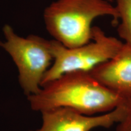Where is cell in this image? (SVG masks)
Segmentation results:
<instances>
[{
	"label": "cell",
	"mask_w": 131,
	"mask_h": 131,
	"mask_svg": "<svg viewBox=\"0 0 131 131\" xmlns=\"http://www.w3.org/2000/svg\"><path fill=\"white\" fill-rule=\"evenodd\" d=\"M27 98L34 111L67 107L87 115L110 112L126 103L86 72L66 73Z\"/></svg>",
	"instance_id": "1"
},
{
	"label": "cell",
	"mask_w": 131,
	"mask_h": 131,
	"mask_svg": "<svg viewBox=\"0 0 131 131\" xmlns=\"http://www.w3.org/2000/svg\"><path fill=\"white\" fill-rule=\"evenodd\" d=\"M98 82L122 98L131 100V45L123 42L112 58L91 72Z\"/></svg>",
	"instance_id": "6"
},
{
	"label": "cell",
	"mask_w": 131,
	"mask_h": 131,
	"mask_svg": "<svg viewBox=\"0 0 131 131\" xmlns=\"http://www.w3.org/2000/svg\"><path fill=\"white\" fill-rule=\"evenodd\" d=\"M123 44L117 38L106 35L98 26H93L91 41L80 46L67 47L57 41L50 40L53 63L46 73L41 86L66 73L90 72L112 58Z\"/></svg>",
	"instance_id": "3"
},
{
	"label": "cell",
	"mask_w": 131,
	"mask_h": 131,
	"mask_svg": "<svg viewBox=\"0 0 131 131\" xmlns=\"http://www.w3.org/2000/svg\"><path fill=\"white\" fill-rule=\"evenodd\" d=\"M126 111V103L110 112L95 115H87L67 107L53 108L41 111V126L29 131H91L109 128L122 120Z\"/></svg>",
	"instance_id": "5"
},
{
	"label": "cell",
	"mask_w": 131,
	"mask_h": 131,
	"mask_svg": "<svg viewBox=\"0 0 131 131\" xmlns=\"http://www.w3.org/2000/svg\"><path fill=\"white\" fill-rule=\"evenodd\" d=\"M118 17L117 32L123 42L131 45V0H115Z\"/></svg>",
	"instance_id": "7"
},
{
	"label": "cell",
	"mask_w": 131,
	"mask_h": 131,
	"mask_svg": "<svg viewBox=\"0 0 131 131\" xmlns=\"http://www.w3.org/2000/svg\"><path fill=\"white\" fill-rule=\"evenodd\" d=\"M107 1H109V2H112V1H113V0H107Z\"/></svg>",
	"instance_id": "9"
},
{
	"label": "cell",
	"mask_w": 131,
	"mask_h": 131,
	"mask_svg": "<svg viewBox=\"0 0 131 131\" xmlns=\"http://www.w3.org/2000/svg\"><path fill=\"white\" fill-rule=\"evenodd\" d=\"M126 104V111L122 120L117 124L116 131H131V100Z\"/></svg>",
	"instance_id": "8"
},
{
	"label": "cell",
	"mask_w": 131,
	"mask_h": 131,
	"mask_svg": "<svg viewBox=\"0 0 131 131\" xmlns=\"http://www.w3.org/2000/svg\"><path fill=\"white\" fill-rule=\"evenodd\" d=\"M3 30L5 41H0V46L15 63L21 89L27 96L37 94L53 62L50 40L35 35L21 37L7 24Z\"/></svg>",
	"instance_id": "4"
},
{
	"label": "cell",
	"mask_w": 131,
	"mask_h": 131,
	"mask_svg": "<svg viewBox=\"0 0 131 131\" xmlns=\"http://www.w3.org/2000/svg\"><path fill=\"white\" fill-rule=\"evenodd\" d=\"M109 16L118 24L115 6L107 0H57L46 8L43 18L47 32L67 47L91 41L92 23L97 18Z\"/></svg>",
	"instance_id": "2"
}]
</instances>
